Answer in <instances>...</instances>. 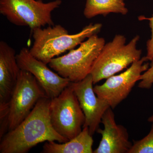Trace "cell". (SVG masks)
I'll use <instances>...</instances> for the list:
<instances>
[{"instance_id": "cell-1", "label": "cell", "mask_w": 153, "mask_h": 153, "mask_svg": "<svg viewBox=\"0 0 153 153\" xmlns=\"http://www.w3.org/2000/svg\"><path fill=\"white\" fill-rule=\"evenodd\" d=\"M50 101L47 97L39 100L25 120L4 134L1 140L0 153H26L44 142L61 143L69 141L52 127L49 111Z\"/></svg>"}, {"instance_id": "cell-12", "label": "cell", "mask_w": 153, "mask_h": 153, "mask_svg": "<svg viewBox=\"0 0 153 153\" xmlns=\"http://www.w3.org/2000/svg\"><path fill=\"white\" fill-rule=\"evenodd\" d=\"M110 107L105 113L101 123L104 128H99L96 132L100 134L102 138L94 153H128L132 144L129 140L126 129L117 124L114 113Z\"/></svg>"}, {"instance_id": "cell-5", "label": "cell", "mask_w": 153, "mask_h": 153, "mask_svg": "<svg viewBox=\"0 0 153 153\" xmlns=\"http://www.w3.org/2000/svg\"><path fill=\"white\" fill-rule=\"evenodd\" d=\"M62 3L61 0L48 3L42 0H0V13L14 25L33 30L55 25L52 13Z\"/></svg>"}, {"instance_id": "cell-16", "label": "cell", "mask_w": 153, "mask_h": 153, "mask_svg": "<svg viewBox=\"0 0 153 153\" xmlns=\"http://www.w3.org/2000/svg\"><path fill=\"white\" fill-rule=\"evenodd\" d=\"M138 87L144 89H149L153 85V62L149 68L142 74L140 77Z\"/></svg>"}, {"instance_id": "cell-15", "label": "cell", "mask_w": 153, "mask_h": 153, "mask_svg": "<svg viewBox=\"0 0 153 153\" xmlns=\"http://www.w3.org/2000/svg\"><path fill=\"white\" fill-rule=\"evenodd\" d=\"M128 153H153V123L146 137L139 140L134 141Z\"/></svg>"}, {"instance_id": "cell-7", "label": "cell", "mask_w": 153, "mask_h": 153, "mask_svg": "<svg viewBox=\"0 0 153 153\" xmlns=\"http://www.w3.org/2000/svg\"><path fill=\"white\" fill-rule=\"evenodd\" d=\"M47 97L35 76L27 71L21 70L9 103L8 131L25 120L39 100Z\"/></svg>"}, {"instance_id": "cell-10", "label": "cell", "mask_w": 153, "mask_h": 153, "mask_svg": "<svg viewBox=\"0 0 153 153\" xmlns=\"http://www.w3.org/2000/svg\"><path fill=\"white\" fill-rule=\"evenodd\" d=\"M21 69L13 48L0 42V124L7 125L9 103Z\"/></svg>"}, {"instance_id": "cell-11", "label": "cell", "mask_w": 153, "mask_h": 153, "mask_svg": "<svg viewBox=\"0 0 153 153\" xmlns=\"http://www.w3.org/2000/svg\"><path fill=\"white\" fill-rule=\"evenodd\" d=\"M93 84V78L90 74L81 81L70 82L69 84L85 115L83 128L88 127L92 136L99 128L103 114L110 107L106 101L96 96Z\"/></svg>"}, {"instance_id": "cell-18", "label": "cell", "mask_w": 153, "mask_h": 153, "mask_svg": "<svg viewBox=\"0 0 153 153\" xmlns=\"http://www.w3.org/2000/svg\"><path fill=\"white\" fill-rule=\"evenodd\" d=\"M148 121L149 122L153 123V114L148 118Z\"/></svg>"}, {"instance_id": "cell-4", "label": "cell", "mask_w": 153, "mask_h": 153, "mask_svg": "<svg viewBox=\"0 0 153 153\" xmlns=\"http://www.w3.org/2000/svg\"><path fill=\"white\" fill-rule=\"evenodd\" d=\"M105 45V40L93 35L66 55L54 58L49 63L52 69L71 82H77L90 74L94 63Z\"/></svg>"}, {"instance_id": "cell-6", "label": "cell", "mask_w": 153, "mask_h": 153, "mask_svg": "<svg viewBox=\"0 0 153 153\" xmlns=\"http://www.w3.org/2000/svg\"><path fill=\"white\" fill-rule=\"evenodd\" d=\"M49 111L52 127L61 136L69 140L82 131L85 115L70 85L60 95L51 99Z\"/></svg>"}, {"instance_id": "cell-13", "label": "cell", "mask_w": 153, "mask_h": 153, "mask_svg": "<svg viewBox=\"0 0 153 153\" xmlns=\"http://www.w3.org/2000/svg\"><path fill=\"white\" fill-rule=\"evenodd\" d=\"M94 140L88 127L83 128L76 137L66 143L58 144L48 141L44 144L43 153H92Z\"/></svg>"}, {"instance_id": "cell-9", "label": "cell", "mask_w": 153, "mask_h": 153, "mask_svg": "<svg viewBox=\"0 0 153 153\" xmlns=\"http://www.w3.org/2000/svg\"><path fill=\"white\" fill-rule=\"evenodd\" d=\"M16 59L20 69L33 74L49 98L60 95L71 82L51 70L47 64L34 57L27 48L21 49L16 55Z\"/></svg>"}, {"instance_id": "cell-8", "label": "cell", "mask_w": 153, "mask_h": 153, "mask_svg": "<svg viewBox=\"0 0 153 153\" xmlns=\"http://www.w3.org/2000/svg\"><path fill=\"white\" fill-rule=\"evenodd\" d=\"M147 61L146 57H143L124 72L108 77L101 85H95L94 91L96 94L114 109L127 97L143 72L149 68V64L146 63Z\"/></svg>"}, {"instance_id": "cell-14", "label": "cell", "mask_w": 153, "mask_h": 153, "mask_svg": "<svg viewBox=\"0 0 153 153\" xmlns=\"http://www.w3.org/2000/svg\"><path fill=\"white\" fill-rule=\"evenodd\" d=\"M128 12L124 0H86L83 14L86 19H91L111 13L126 15Z\"/></svg>"}, {"instance_id": "cell-2", "label": "cell", "mask_w": 153, "mask_h": 153, "mask_svg": "<svg viewBox=\"0 0 153 153\" xmlns=\"http://www.w3.org/2000/svg\"><path fill=\"white\" fill-rule=\"evenodd\" d=\"M102 27L100 23H91L72 35L60 25L36 28L32 30L34 41L30 53L38 60L49 64L55 56L74 49L86 38L98 34Z\"/></svg>"}, {"instance_id": "cell-3", "label": "cell", "mask_w": 153, "mask_h": 153, "mask_svg": "<svg viewBox=\"0 0 153 153\" xmlns=\"http://www.w3.org/2000/svg\"><path fill=\"white\" fill-rule=\"evenodd\" d=\"M139 40L137 35L126 44V37L117 35L112 41L105 44L91 71L94 84L114 75L140 60L142 51L137 48Z\"/></svg>"}, {"instance_id": "cell-17", "label": "cell", "mask_w": 153, "mask_h": 153, "mask_svg": "<svg viewBox=\"0 0 153 153\" xmlns=\"http://www.w3.org/2000/svg\"><path fill=\"white\" fill-rule=\"evenodd\" d=\"M141 20L146 19L149 21V25L151 29V36L150 39L147 42V55L145 56L148 61L153 62V14L152 16L149 18H143L141 17Z\"/></svg>"}]
</instances>
